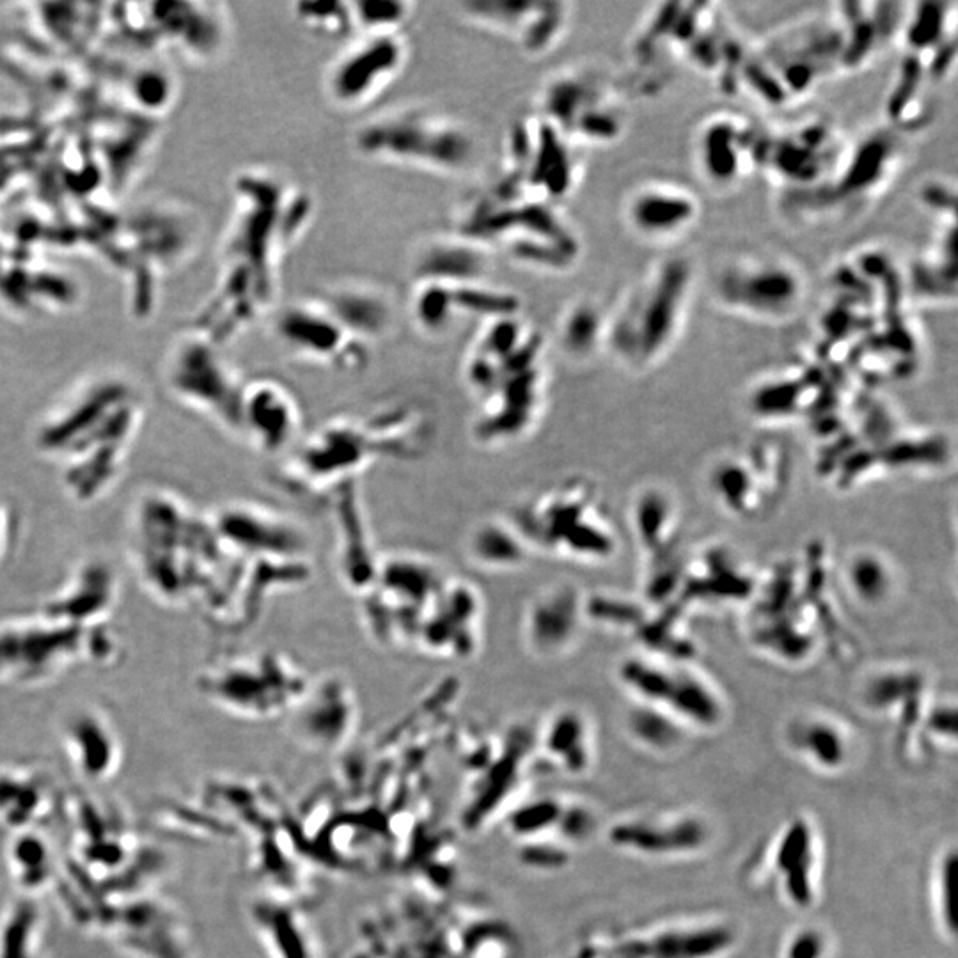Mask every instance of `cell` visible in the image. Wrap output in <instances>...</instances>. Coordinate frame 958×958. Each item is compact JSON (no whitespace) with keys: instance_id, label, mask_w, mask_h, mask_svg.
Instances as JSON below:
<instances>
[{"instance_id":"6da1fadb","label":"cell","mask_w":958,"mask_h":958,"mask_svg":"<svg viewBox=\"0 0 958 958\" xmlns=\"http://www.w3.org/2000/svg\"><path fill=\"white\" fill-rule=\"evenodd\" d=\"M545 341L519 315L479 327L464 359V380L478 410L474 439L487 448L517 444L533 432L545 405Z\"/></svg>"},{"instance_id":"7a4b0ae2","label":"cell","mask_w":958,"mask_h":958,"mask_svg":"<svg viewBox=\"0 0 958 958\" xmlns=\"http://www.w3.org/2000/svg\"><path fill=\"white\" fill-rule=\"evenodd\" d=\"M130 538L142 586L165 605H187L194 598L203 602L226 558L212 519L164 490L142 495L132 513Z\"/></svg>"},{"instance_id":"3957f363","label":"cell","mask_w":958,"mask_h":958,"mask_svg":"<svg viewBox=\"0 0 958 958\" xmlns=\"http://www.w3.org/2000/svg\"><path fill=\"white\" fill-rule=\"evenodd\" d=\"M455 229L495 256L540 272H563L581 251L579 236L558 205L527 196L501 174L472 190L458 208Z\"/></svg>"},{"instance_id":"277c9868","label":"cell","mask_w":958,"mask_h":958,"mask_svg":"<svg viewBox=\"0 0 958 958\" xmlns=\"http://www.w3.org/2000/svg\"><path fill=\"white\" fill-rule=\"evenodd\" d=\"M355 153L377 164L433 176H462L479 157L476 132L444 110L410 103L364 119L352 135Z\"/></svg>"},{"instance_id":"5b68a950","label":"cell","mask_w":958,"mask_h":958,"mask_svg":"<svg viewBox=\"0 0 958 958\" xmlns=\"http://www.w3.org/2000/svg\"><path fill=\"white\" fill-rule=\"evenodd\" d=\"M407 409L380 410L366 419L332 421L307 439L286 469L299 487L332 488L380 456L409 451L414 416Z\"/></svg>"},{"instance_id":"8992f818","label":"cell","mask_w":958,"mask_h":958,"mask_svg":"<svg viewBox=\"0 0 958 958\" xmlns=\"http://www.w3.org/2000/svg\"><path fill=\"white\" fill-rule=\"evenodd\" d=\"M114 653L109 627H75L45 614L0 621V684H47L77 662L103 664Z\"/></svg>"},{"instance_id":"52a82bcc","label":"cell","mask_w":958,"mask_h":958,"mask_svg":"<svg viewBox=\"0 0 958 958\" xmlns=\"http://www.w3.org/2000/svg\"><path fill=\"white\" fill-rule=\"evenodd\" d=\"M692 268L684 258L659 263L605 322V341L623 361L648 364L668 350L680 329Z\"/></svg>"},{"instance_id":"ba28073f","label":"cell","mask_w":958,"mask_h":958,"mask_svg":"<svg viewBox=\"0 0 958 958\" xmlns=\"http://www.w3.org/2000/svg\"><path fill=\"white\" fill-rule=\"evenodd\" d=\"M199 685L224 710L245 717H270L299 705L309 678L283 653L254 652L215 660L203 671Z\"/></svg>"},{"instance_id":"9c48e42d","label":"cell","mask_w":958,"mask_h":958,"mask_svg":"<svg viewBox=\"0 0 958 958\" xmlns=\"http://www.w3.org/2000/svg\"><path fill=\"white\" fill-rule=\"evenodd\" d=\"M575 148L556 126L533 114L511 126L499 174L527 196L559 205L579 180L581 164Z\"/></svg>"},{"instance_id":"30bf717a","label":"cell","mask_w":958,"mask_h":958,"mask_svg":"<svg viewBox=\"0 0 958 958\" xmlns=\"http://www.w3.org/2000/svg\"><path fill=\"white\" fill-rule=\"evenodd\" d=\"M409 59L405 32L357 34L327 66L323 95L336 109H364L400 79Z\"/></svg>"},{"instance_id":"8fae6325","label":"cell","mask_w":958,"mask_h":958,"mask_svg":"<svg viewBox=\"0 0 958 958\" xmlns=\"http://www.w3.org/2000/svg\"><path fill=\"white\" fill-rule=\"evenodd\" d=\"M538 116L579 144H604L620 137L623 118L611 89L589 68L559 70L543 84Z\"/></svg>"},{"instance_id":"7c38bea8","label":"cell","mask_w":958,"mask_h":958,"mask_svg":"<svg viewBox=\"0 0 958 958\" xmlns=\"http://www.w3.org/2000/svg\"><path fill=\"white\" fill-rule=\"evenodd\" d=\"M513 522L531 549L538 547L572 558H602L611 547L600 520L593 517L591 501L579 487L540 495L515 513Z\"/></svg>"},{"instance_id":"4fadbf2b","label":"cell","mask_w":958,"mask_h":958,"mask_svg":"<svg viewBox=\"0 0 958 958\" xmlns=\"http://www.w3.org/2000/svg\"><path fill=\"white\" fill-rule=\"evenodd\" d=\"M520 299L513 291L488 281L467 283H412L407 302L410 322L426 338L440 339L458 329L460 323L492 322L503 316L522 313Z\"/></svg>"},{"instance_id":"5bb4252c","label":"cell","mask_w":958,"mask_h":958,"mask_svg":"<svg viewBox=\"0 0 958 958\" xmlns=\"http://www.w3.org/2000/svg\"><path fill=\"white\" fill-rule=\"evenodd\" d=\"M465 24L510 41L527 57L549 54L570 27V6L538 0H465L455 6Z\"/></svg>"},{"instance_id":"9a60e30c","label":"cell","mask_w":958,"mask_h":958,"mask_svg":"<svg viewBox=\"0 0 958 958\" xmlns=\"http://www.w3.org/2000/svg\"><path fill=\"white\" fill-rule=\"evenodd\" d=\"M275 332L300 361L339 371L362 370L370 361L371 346L355 338L313 295L281 309Z\"/></svg>"},{"instance_id":"2e32d148","label":"cell","mask_w":958,"mask_h":958,"mask_svg":"<svg viewBox=\"0 0 958 958\" xmlns=\"http://www.w3.org/2000/svg\"><path fill=\"white\" fill-rule=\"evenodd\" d=\"M717 293L726 306L747 316L778 320L792 315L804 299L801 272L785 260H739L719 275Z\"/></svg>"},{"instance_id":"e0dca14e","label":"cell","mask_w":958,"mask_h":958,"mask_svg":"<svg viewBox=\"0 0 958 958\" xmlns=\"http://www.w3.org/2000/svg\"><path fill=\"white\" fill-rule=\"evenodd\" d=\"M483 629V600L465 581L442 582L417 627L423 652L439 659L465 660L478 652Z\"/></svg>"},{"instance_id":"ac0fdd59","label":"cell","mask_w":958,"mask_h":958,"mask_svg":"<svg viewBox=\"0 0 958 958\" xmlns=\"http://www.w3.org/2000/svg\"><path fill=\"white\" fill-rule=\"evenodd\" d=\"M302 410L288 387L260 380L244 387L236 433L265 455H279L293 446L302 430Z\"/></svg>"},{"instance_id":"d6986e66","label":"cell","mask_w":958,"mask_h":958,"mask_svg":"<svg viewBox=\"0 0 958 958\" xmlns=\"http://www.w3.org/2000/svg\"><path fill=\"white\" fill-rule=\"evenodd\" d=\"M119 600L118 572L103 559H87L47 598L41 614L75 627H107Z\"/></svg>"},{"instance_id":"ffe728a7","label":"cell","mask_w":958,"mask_h":958,"mask_svg":"<svg viewBox=\"0 0 958 958\" xmlns=\"http://www.w3.org/2000/svg\"><path fill=\"white\" fill-rule=\"evenodd\" d=\"M362 343L373 345L393 332L400 306L393 291L368 279H341L313 295Z\"/></svg>"},{"instance_id":"44dd1931","label":"cell","mask_w":958,"mask_h":958,"mask_svg":"<svg viewBox=\"0 0 958 958\" xmlns=\"http://www.w3.org/2000/svg\"><path fill=\"white\" fill-rule=\"evenodd\" d=\"M495 258L487 245L453 229L416 245L410 256V277L412 283L488 281Z\"/></svg>"},{"instance_id":"7402d4cb","label":"cell","mask_w":958,"mask_h":958,"mask_svg":"<svg viewBox=\"0 0 958 958\" xmlns=\"http://www.w3.org/2000/svg\"><path fill=\"white\" fill-rule=\"evenodd\" d=\"M699 215L698 197L668 181L644 183L625 203L629 228L646 240L660 242L682 235Z\"/></svg>"},{"instance_id":"603a6c76","label":"cell","mask_w":958,"mask_h":958,"mask_svg":"<svg viewBox=\"0 0 958 958\" xmlns=\"http://www.w3.org/2000/svg\"><path fill=\"white\" fill-rule=\"evenodd\" d=\"M63 742L75 769L87 779H109L121 765L123 746L109 715L80 708L64 724Z\"/></svg>"},{"instance_id":"cb8c5ba5","label":"cell","mask_w":958,"mask_h":958,"mask_svg":"<svg viewBox=\"0 0 958 958\" xmlns=\"http://www.w3.org/2000/svg\"><path fill=\"white\" fill-rule=\"evenodd\" d=\"M623 678L632 689L643 694V698L669 705L694 723L714 724L717 721L719 705L715 703L714 694L699 684L694 676L671 673L648 662L630 660Z\"/></svg>"},{"instance_id":"d4e9b609","label":"cell","mask_w":958,"mask_h":958,"mask_svg":"<svg viewBox=\"0 0 958 958\" xmlns=\"http://www.w3.org/2000/svg\"><path fill=\"white\" fill-rule=\"evenodd\" d=\"M756 137L737 119L715 116L699 128L696 155L701 173L715 187H730L754 158Z\"/></svg>"},{"instance_id":"484cf974","label":"cell","mask_w":958,"mask_h":958,"mask_svg":"<svg viewBox=\"0 0 958 958\" xmlns=\"http://www.w3.org/2000/svg\"><path fill=\"white\" fill-rule=\"evenodd\" d=\"M581 602L574 591L549 589L534 598L524 616V637L534 655L554 657L574 643Z\"/></svg>"},{"instance_id":"4316f807","label":"cell","mask_w":958,"mask_h":958,"mask_svg":"<svg viewBox=\"0 0 958 958\" xmlns=\"http://www.w3.org/2000/svg\"><path fill=\"white\" fill-rule=\"evenodd\" d=\"M54 788L40 770L11 767L0 770V825L29 833L54 808Z\"/></svg>"},{"instance_id":"83f0119b","label":"cell","mask_w":958,"mask_h":958,"mask_svg":"<svg viewBox=\"0 0 958 958\" xmlns=\"http://www.w3.org/2000/svg\"><path fill=\"white\" fill-rule=\"evenodd\" d=\"M529 543L513 519H488L474 527L469 538V556L474 565L488 572H508L524 565Z\"/></svg>"},{"instance_id":"f1b7e54d","label":"cell","mask_w":958,"mask_h":958,"mask_svg":"<svg viewBox=\"0 0 958 958\" xmlns=\"http://www.w3.org/2000/svg\"><path fill=\"white\" fill-rule=\"evenodd\" d=\"M893 155L895 144L891 137L877 134L864 139L843 164V171L836 181L840 196H864L877 189L888 176Z\"/></svg>"},{"instance_id":"f546056e","label":"cell","mask_w":958,"mask_h":958,"mask_svg":"<svg viewBox=\"0 0 958 958\" xmlns=\"http://www.w3.org/2000/svg\"><path fill=\"white\" fill-rule=\"evenodd\" d=\"M613 840L623 847L662 854L668 850L696 849L703 841V829L696 822H682L671 829L653 825H620L613 831Z\"/></svg>"},{"instance_id":"4dcf8cb0","label":"cell","mask_w":958,"mask_h":958,"mask_svg":"<svg viewBox=\"0 0 958 958\" xmlns=\"http://www.w3.org/2000/svg\"><path fill=\"white\" fill-rule=\"evenodd\" d=\"M604 315L591 302H575L559 322V343L570 357H589L604 345Z\"/></svg>"},{"instance_id":"1f68e13d","label":"cell","mask_w":958,"mask_h":958,"mask_svg":"<svg viewBox=\"0 0 958 958\" xmlns=\"http://www.w3.org/2000/svg\"><path fill=\"white\" fill-rule=\"evenodd\" d=\"M779 868L786 875V888L795 904L808 905L811 900V840L804 822L797 824L786 833L778 856Z\"/></svg>"},{"instance_id":"d6a6232c","label":"cell","mask_w":958,"mask_h":958,"mask_svg":"<svg viewBox=\"0 0 958 958\" xmlns=\"http://www.w3.org/2000/svg\"><path fill=\"white\" fill-rule=\"evenodd\" d=\"M293 16L307 32L323 40H352L357 36L352 2H300Z\"/></svg>"},{"instance_id":"836d02e7","label":"cell","mask_w":958,"mask_h":958,"mask_svg":"<svg viewBox=\"0 0 958 958\" xmlns=\"http://www.w3.org/2000/svg\"><path fill=\"white\" fill-rule=\"evenodd\" d=\"M11 868L13 877L25 891L45 888L54 875V859L50 847L38 836L22 833L11 845Z\"/></svg>"},{"instance_id":"e575fe53","label":"cell","mask_w":958,"mask_h":958,"mask_svg":"<svg viewBox=\"0 0 958 958\" xmlns=\"http://www.w3.org/2000/svg\"><path fill=\"white\" fill-rule=\"evenodd\" d=\"M416 6L401 0H361L352 2L357 34L405 32Z\"/></svg>"},{"instance_id":"d590c367","label":"cell","mask_w":958,"mask_h":958,"mask_svg":"<svg viewBox=\"0 0 958 958\" xmlns=\"http://www.w3.org/2000/svg\"><path fill=\"white\" fill-rule=\"evenodd\" d=\"M948 15L944 4H919L914 9L905 32V41L914 57H921L927 50H941L955 41H946Z\"/></svg>"},{"instance_id":"8d00e7d4","label":"cell","mask_w":958,"mask_h":958,"mask_svg":"<svg viewBox=\"0 0 958 958\" xmlns=\"http://www.w3.org/2000/svg\"><path fill=\"white\" fill-rule=\"evenodd\" d=\"M850 581L857 595L866 602H877L888 591L889 577L886 566L880 559L861 556L852 563Z\"/></svg>"},{"instance_id":"74e56055","label":"cell","mask_w":958,"mask_h":958,"mask_svg":"<svg viewBox=\"0 0 958 958\" xmlns=\"http://www.w3.org/2000/svg\"><path fill=\"white\" fill-rule=\"evenodd\" d=\"M804 747L809 754L829 769L838 767L845 758V746L840 731L825 723H813L804 733Z\"/></svg>"},{"instance_id":"f35d334b","label":"cell","mask_w":958,"mask_h":958,"mask_svg":"<svg viewBox=\"0 0 958 958\" xmlns=\"http://www.w3.org/2000/svg\"><path fill=\"white\" fill-rule=\"evenodd\" d=\"M953 891H955V854L944 861L941 870V898H943V912H946V925L955 932V918H953Z\"/></svg>"},{"instance_id":"ab89813d","label":"cell","mask_w":958,"mask_h":958,"mask_svg":"<svg viewBox=\"0 0 958 958\" xmlns=\"http://www.w3.org/2000/svg\"><path fill=\"white\" fill-rule=\"evenodd\" d=\"M921 199L932 210H939V212L948 210L951 215L955 212V192L948 190L943 183H928L927 189L921 192Z\"/></svg>"},{"instance_id":"60d3db41","label":"cell","mask_w":958,"mask_h":958,"mask_svg":"<svg viewBox=\"0 0 958 958\" xmlns=\"http://www.w3.org/2000/svg\"><path fill=\"white\" fill-rule=\"evenodd\" d=\"M16 538L15 513L0 503V561H4Z\"/></svg>"},{"instance_id":"b9f144b4","label":"cell","mask_w":958,"mask_h":958,"mask_svg":"<svg viewBox=\"0 0 958 958\" xmlns=\"http://www.w3.org/2000/svg\"><path fill=\"white\" fill-rule=\"evenodd\" d=\"M820 955H822V943L817 935L804 934L792 943L788 958H820Z\"/></svg>"}]
</instances>
